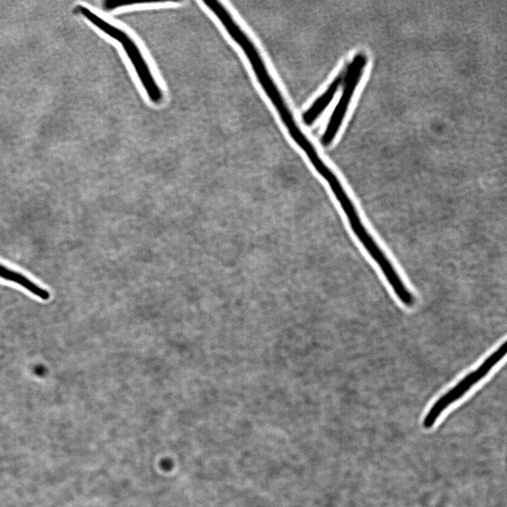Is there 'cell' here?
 I'll return each instance as SVG.
<instances>
[{
  "instance_id": "obj_1",
  "label": "cell",
  "mask_w": 507,
  "mask_h": 507,
  "mask_svg": "<svg viewBox=\"0 0 507 507\" xmlns=\"http://www.w3.org/2000/svg\"><path fill=\"white\" fill-rule=\"evenodd\" d=\"M234 42L239 44L248 58L258 82L277 111L292 139L307 156L313 154L316 151L315 148L298 126L255 45L244 32L239 33L235 37Z\"/></svg>"
},
{
  "instance_id": "obj_2",
  "label": "cell",
  "mask_w": 507,
  "mask_h": 507,
  "mask_svg": "<svg viewBox=\"0 0 507 507\" xmlns=\"http://www.w3.org/2000/svg\"><path fill=\"white\" fill-rule=\"evenodd\" d=\"M80 13L94 25L118 41L125 51L150 101L155 104L163 100L162 91L156 82L137 44L125 31L107 22L84 6H78Z\"/></svg>"
},
{
  "instance_id": "obj_3",
  "label": "cell",
  "mask_w": 507,
  "mask_h": 507,
  "mask_svg": "<svg viewBox=\"0 0 507 507\" xmlns=\"http://www.w3.org/2000/svg\"><path fill=\"white\" fill-rule=\"evenodd\" d=\"M506 342H504L479 367L465 375L434 403L425 416L423 426L427 429L432 427L444 410L482 380L506 355Z\"/></svg>"
},
{
  "instance_id": "obj_4",
  "label": "cell",
  "mask_w": 507,
  "mask_h": 507,
  "mask_svg": "<svg viewBox=\"0 0 507 507\" xmlns=\"http://www.w3.org/2000/svg\"><path fill=\"white\" fill-rule=\"evenodd\" d=\"M366 64V56L363 53H358L345 67V76L341 96L320 139V142L324 146H329L338 132L355 90L363 76Z\"/></svg>"
},
{
  "instance_id": "obj_5",
  "label": "cell",
  "mask_w": 507,
  "mask_h": 507,
  "mask_svg": "<svg viewBox=\"0 0 507 507\" xmlns=\"http://www.w3.org/2000/svg\"><path fill=\"white\" fill-rule=\"evenodd\" d=\"M344 76L345 68L334 77L326 90L303 113L302 120L306 125H311L323 113L334 98L340 86L342 85Z\"/></svg>"
},
{
  "instance_id": "obj_6",
  "label": "cell",
  "mask_w": 507,
  "mask_h": 507,
  "mask_svg": "<svg viewBox=\"0 0 507 507\" xmlns=\"http://www.w3.org/2000/svg\"><path fill=\"white\" fill-rule=\"evenodd\" d=\"M0 278L13 282L40 299H44L47 291L29 277L0 263Z\"/></svg>"
},
{
  "instance_id": "obj_7",
  "label": "cell",
  "mask_w": 507,
  "mask_h": 507,
  "mask_svg": "<svg viewBox=\"0 0 507 507\" xmlns=\"http://www.w3.org/2000/svg\"><path fill=\"white\" fill-rule=\"evenodd\" d=\"M138 3H126L117 0H106L103 3V8L106 11H112L121 7L136 4Z\"/></svg>"
}]
</instances>
